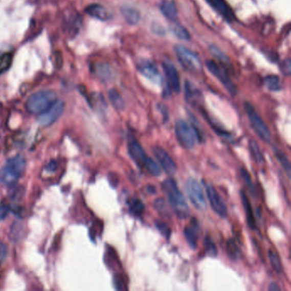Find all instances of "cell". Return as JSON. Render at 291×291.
Here are the masks:
<instances>
[{
  "mask_svg": "<svg viewBox=\"0 0 291 291\" xmlns=\"http://www.w3.org/2000/svg\"><path fill=\"white\" fill-rule=\"evenodd\" d=\"M173 24L172 26V31L173 34H175L176 37H178V39L182 40H187L190 39V34L183 26H181V24H176L175 21H173Z\"/></svg>",
  "mask_w": 291,
  "mask_h": 291,
  "instance_id": "30",
  "label": "cell"
},
{
  "mask_svg": "<svg viewBox=\"0 0 291 291\" xmlns=\"http://www.w3.org/2000/svg\"><path fill=\"white\" fill-rule=\"evenodd\" d=\"M127 150H128L129 155L140 168L145 169L148 163H150V160L152 159L145 154L144 149L142 148L139 142L135 139L128 142Z\"/></svg>",
  "mask_w": 291,
  "mask_h": 291,
  "instance_id": "11",
  "label": "cell"
},
{
  "mask_svg": "<svg viewBox=\"0 0 291 291\" xmlns=\"http://www.w3.org/2000/svg\"><path fill=\"white\" fill-rule=\"evenodd\" d=\"M26 168V159L21 155L10 158L0 169V182L6 186H13L23 175Z\"/></svg>",
  "mask_w": 291,
  "mask_h": 291,
  "instance_id": "2",
  "label": "cell"
},
{
  "mask_svg": "<svg viewBox=\"0 0 291 291\" xmlns=\"http://www.w3.org/2000/svg\"><path fill=\"white\" fill-rule=\"evenodd\" d=\"M176 55L181 65L191 72H199L202 70V63L195 52L187 49L186 47L177 44L174 47Z\"/></svg>",
  "mask_w": 291,
  "mask_h": 291,
  "instance_id": "6",
  "label": "cell"
},
{
  "mask_svg": "<svg viewBox=\"0 0 291 291\" xmlns=\"http://www.w3.org/2000/svg\"><path fill=\"white\" fill-rule=\"evenodd\" d=\"M139 70L142 75L153 82L160 83L163 80L156 66L149 60H141L139 63Z\"/></svg>",
  "mask_w": 291,
  "mask_h": 291,
  "instance_id": "14",
  "label": "cell"
},
{
  "mask_svg": "<svg viewBox=\"0 0 291 291\" xmlns=\"http://www.w3.org/2000/svg\"><path fill=\"white\" fill-rule=\"evenodd\" d=\"M200 233H201V228H200L198 222L195 218L191 219L190 224L186 226L184 230V235L191 249H196L197 246V241H198Z\"/></svg>",
  "mask_w": 291,
  "mask_h": 291,
  "instance_id": "15",
  "label": "cell"
},
{
  "mask_svg": "<svg viewBox=\"0 0 291 291\" xmlns=\"http://www.w3.org/2000/svg\"><path fill=\"white\" fill-rule=\"evenodd\" d=\"M268 290L269 291H280V288L278 287V284L275 283H272L269 284L268 287Z\"/></svg>",
  "mask_w": 291,
  "mask_h": 291,
  "instance_id": "42",
  "label": "cell"
},
{
  "mask_svg": "<svg viewBox=\"0 0 291 291\" xmlns=\"http://www.w3.org/2000/svg\"><path fill=\"white\" fill-rule=\"evenodd\" d=\"M57 101L53 91H40L29 97L27 101V110L33 115H40L48 109Z\"/></svg>",
  "mask_w": 291,
  "mask_h": 291,
  "instance_id": "4",
  "label": "cell"
},
{
  "mask_svg": "<svg viewBox=\"0 0 291 291\" xmlns=\"http://www.w3.org/2000/svg\"><path fill=\"white\" fill-rule=\"evenodd\" d=\"M155 226L158 227V229L159 230V232L162 233V234L166 237V238H169L171 235V230L169 227H168V225L165 224L164 222L162 221H156L155 223Z\"/></svg>",
  "mask_w": 291,
  "mask_h": 291,
  "instance_id": "35",
  "label": "cell"
},
{
  "mask_svg": "<svg viewBox=\"0 0 291 291\" xmlns=\"http://www.w3.org/2000/svg\"><path fill=\"white\" fill-rule=\"evenodd\" d=\"M13 54L11 52H0V74L6 72L11 67Z\"/></svg>",
  "mask_w": 291,
  "mask_h": 291,
  "instance_id": "23",
  "label": "cell"
},
{
  "mask_svg": "<svg viewBox=\"0 0 291 291\" xmlns=\"http://www.w3.org/2000/svg\"><path fill=\"white\" fill-rule=\"evenodd\" d=\"M186 99L190 103H196L198 98L201 97L200 93L191 85V82L186 81Z\"/></svg>",
  "mask_w": 291,
  "mask_h": 291,
  "instance_id": "26",
  "label": "cell"
},
{
  "mask_svg": "<svg viewBox=\"0 0 291 291\" xmlns=\"http://www.w3.org/2000/svg\"><path fill=\"white\" fill-rule=\"evenodd\" d=\"M227 253L228 257L232 260H237V256H238V249H237V243L235 242L234 239L228 240L227 243Z\"/></svg>",
  "mask_w": 291,
  "mask_h": 291,
  "instance_id": "32",
  "label": "cell"
},
{
  "mask_svg": "<svg viewBox=\"0 0 291 291\" xmlns=\"http://www.w3.org/2000/svg\"><path fill=\"white\" fill-rule=\"evenodd\" d=\"M265 85L270 91L278 92L281 89V82L279 78L276 75H268L265 78Z\"/></svg>",
  "mask_w": 291,
  "mask_h": 291,
  "instance_id": "28",
  "label": "cell"
},
{
  "mask_svg": "<svg viewBox=\"0 0 291 291\" xmlns=\"http://www.w3.org/2000/svg\"><path fill=\"white\" fill-rule=\"evenodd\" d=\"M93 73L99 80H110L113 76V73L111 70L110 67L105 63H96L93 65Z\"/></svg>",
  "mask_w": 291,
  "mask_h": 291,
  "instance_id": "19",
  "label": "cell"
},
{
  "mask_svg": "<svg viewBox=\"0 0 291 291\" xmlns=\"http://www.w3.org/2000/svg\"><path fill=\"white\" fill-rule=\"evenodd\" d=\"M162 188L168 196V202L176 215L180 219H187L190 214L189 207L183 194L173 178H167L162 184Z\"/></svg>",
  "mask_w": 291,
  "mask_h": 291,
  "instance_id": "1",
  "label": "cell"
},
{
  "mask_svg": "<svg viewBox=\"0 0 291 291\" xmlns=\"http://www.w3.org/2000/svg\"><path fill=\"white\" fill-rule=\"evenodd\" d=\"M250 150L252 158L255 161V163H262L264 162V158H263L262 153L260 151V147L258 145L255 140L252 139L250 141Z\"/></svg>",
  "mask_w": 291,
  "mask_h": 291,
  "instance_id": "27",
  "label": "cell"
},
{
  "mask_svg": "<svg viewBox=\"0 0 291 291\" xmlns=\"http://www.w3.org/2000/svg\"><path fill=\"white\" fill-rule=\"evenodd\" d=\"M240 173H241V175H242V180L245 182V185L247 186L248 188L250 190V193H251L253 196H255V195H256V189H255V186L253 184L250 173L244 168H242L240 169Z\"/></svg>",
  "mask_w": 291,
  "mask_h": 291,
  "instance_id": "31",
  "label": "cell"
},
{
  "mask_svg": "<svg viewBox=\"0 0 291 291\" xmlns=\"http://www.w3.org/2000/svg\"><path fill=\"white\" fill-rule=\"evenodd\" d=\"M129 211L134 216H141L144 211V205L139 198H131L128 203Z\"/></svg>",
  "mask_w": 291,
  "mask_h": 291,
  "instance_id": "24",
  "label": "cell"
},
{
  "mask_svg": "<svg viewBox=\"0 0 291 291\" xmlns=\"http://www.w3.org/2000/svg\"><path fill=\"white\" fill-rule=\"evenodd\" d=\"M207 2L228 21H232L234 17L232 10L225 0H207Z\"/></svg>",
  "mask_w": 291,
  "mask_h": 291,
  "instance_id": "17",
  "label": "cell"
},
{
  "mask_svg": "<svg viewBox=\"0 0 291 291\" xmlns=\"http://www.w3.org/2000/svg\"><path fill=\"white\" fill-rule=\"evenodd\" d=\"M56 168H57V163H56L55 161H52V162L46 167V170H47V172H54V171L56 170Z\"/></svg>",
  "mask_w": 291,
  "mask_h": 291,
  "instance_id": "41",
  "label": "cell"
},
{
  "mask_svg": "<svg viewBox=\"0 0 291 291\" xmlns=\"http://www.w3.org/2000/svg\"><path fill=\"white\" fill-rule=\"evenodd\" d=\"M85 12L93 18L98 19L101 21H107L110 18V14L106 10L105 7L98 4H93V5L88 6L85 8Z\"/></svg>",
  "mask_w": 291,
  "mask_h": 291,
  "instance_id": "16",
  "label": "cell"
},
{
  "mask_svg": "<svg viewBox=\"0 0 291 291\" xmlns=\"http://www.w3.org/2000/svg\"><path fill=\"white\" fill-rule=\"evenodd\" d=\"M241 195V199H242V206L244 209L245 214H246V219H247L248 225L249 227L252 230L256 229V220H255L254 212H253L252 206L250 204L249 197L246 195L244 191H241L240 192Z\"/></svg>",
  "mask_w": 291,
  "mask_h": 291,
  "instance_id": "18",
  "label": "cell"
},
{
  "mask_svg": "<svg viewBox=\"0 0 291 291\" xmlns=\"http://www.w3.org/2000/svg\"><path fill=\"white\" fill-rule=\"evenodd\" d=\"M108 98H109L111 104L117 110H122L125 108V102H124L123 98L116 89H111L108 92Z\"/></svg>",
  "mask_w": 291,
  "mask_h": 291,
  "instance_id": "22",
  "label": "cell"
},
{
  "mask_svg": "<svg viewBox=\"0 0 291 291\" xmlns=\"http://www.w3.org/2000/svg\"><path fill=\"white\" fill-rule=\"evenodd\" d=\"M153 154L158 161L163 170L168 175H173L177 172V166L171 158L170 155L163 148L154 147L152 149Z\"/></svg>",
  "mask_w": 291,
  "mask_h": 291,
  "instance_id": "12",
  "label": "cell"
},
{
  "mask_svg": "<svg viewBox=\"0 0 291 291\" xmlns=\"http://www.w3.org/2000/svg\"><path fill=\"white\" fill-rule=\"evenodd\" d=\"M210 50H211V52L213 53L214 57H217V58L221 62L220 63H222V64H223V63H224V64H228V63H229V62H227V61H228L227 57H226V56H225V55L223 54V53H222L218 48H217V47H211V49Z\"/></svg>",
  "mask_w": 291,
  "mask_h": 291,
  "instance_id": "36",
  "label": "cell"
},
{
  "mask_svg": "<svg viewBox=\"0 0 291 291\" xmlns=\"http://www.w3.org/2000/svg\"><path fill=\"white\" fill-rule=\"evenodd\" d=\"M9 211H10L9 207L6 206V204L0 203V221L6 219V216L8 215Z\"/></svg>",
  "mask_w": 291,
  "mask_h": 291,
  "instance_id": "39",
  "label": "cell"
},
{
  "mask_svg": "<svg viewBox=\"0 0 291 291\" xmlns=\"http://www.w3.org/2000/svg\"><path fill=\"white\" fill-rule=\"evenodd\" d=\"M204 245H205V251H206L208 255H211V256H215L217 255L216 246H215L214 241L212 240L211 237H209V236H208L205 238Z\"/></svg>",
  "mask_w": 291,
  "mask_h": 291,
  "instance_id": "34",
  "label": "cell"
},
{
  "mask_svg": "<svg viewBox=\"0 0 291 291\" xmlns=\"http://www.w3.org/2000/svg\"><path fill=\"white\" fill-rule=\"evenodd\" d=\"M207 68L218 80L224 85L227 92L232 96H235L237 93V86L230 78L229 74L224 65L219 64V62L214 61H207Z\"/></svg>",
  "mask_w": 291,
  "mask_h": 291,
  "instance_id": "7",
  "label": "cell"
},
{
  "mask_svg": "<svg viewBox=\"0 0 291 291\" xmlns=\"http://www.w3.org/2000/svg\"><path fill=\"white\" fill-rule=\"evenodd\" d=\"M146 191H147L148 193L150 194H155L156 192V190H155V186H148L146 187Z\"/></svg>",
  "mask_w": 291,
  "mask_h": 291,
  "instance_id": "43",
  "label": "cell"
},
{
  "mask_svg": "<svg viewBox=\"0 0 291 291\" xmlns=\"http://www.w3.org/2000/svg\"><path fill=\"white\" fill-rule=\"evenodd\" d=\"M282 71H283V74L286 75V76H289L291 74V62L290 59L284 60L283 62V64H282Z\"/></svg>",
  "mask_w": 291,
  "mask_h": 291,
  "instance_id": "38",
  "label": "cell"
},
{
  "mask_svg": "<svg viewBox=\"0 0 291 291\" xmlns=\"http://www.w3.org/2000/svg\"><path fill=\"white\" fill-rule=\"evenodd\" d=\"M121 12L127 24H131V25H136L137 24H139V20H140V14L136 9L130 7V6H123L121 7Z\"/></svg>",
  "mask_w": 291,
  "mask_h": 291,
  "instance_id": "21",
  "label": "cell"
},
{
  "mask_svg": "<svg viewBox=\"0 0 291 291\" xmlns=\"http://www.w3.org/2000/svg\"><path fill=\"white\" fill-rule=\"evenodd\" d=\"M64 109V103L62 100H57L48 109L40 114L38 122L42 126H51L59 119Z\"/></svg>",
  "mask_w": 291,
  "mask_h": 291,
  "instance_id": "9",
  "label": "cell"
},
{
  "mask_svg": "<svg viewBox=\"0 0 291 291\" xmlns=\"http://www.w3.org/2000/svg\"><path fill=\"white\" fill-rule=\"evenodd\" d=\"M175 134L178 141L185 149L190 150L195 146L196 142L203 140L201 131L195 124L187 123L183 120H178L175 123Z\"/></svg>",
  "mask_w": 291,
  "mask_h": 291,
  "instance_id": "3",
  "label": "cell"
},
{
  "mask_svg": "<svg viewBox=\"0 0 291 291\" xmlns=\"http://www.w3.org/2000/svg\"><path fill=\"white\" fill-rule=\"evenodd\" d=\"M154 206L158 211L160 212L162 214L168 213V209L166 206L165 201L163 198H158L154 202Z\"/></svg>",
  "mask_w": 291,
  "mask_h": 291,
  "instance_id": "37",
  "label": "cell"
},
{
  "mask_svg": "<svg viewBox=\"0 0 291 291\" xmlns=\"http://www.w3.org/2000/svg\"><path fill=\"white\" fill-rule=\"evenodd\" d=\"M244 108L250 124L258 136L260 137V139L265 143H270L271 139H272L270 131L265 122L262 121V119L260 118V116L255 111L252 104L249 102H246L244 103Z\"/></svg>",
  "mask_w": 291,
  "mask_h": 291,
  "instance_id": "5",
  "label": "cell"
},
{
  "mask_svg": "<svg viewBox=\"0 0 291 291\" xmlns=\"http://www.w3.org/2000/svg\"><path fill=\"white\" fill-rule=\"evenodd\" d=\"M7 255V247L3 242H0V263L6 259Z\"/></svg>",
  "mask_w": 291,
  "mask_h": 291,
  "instance_id": "40",
  "label": "cell"
},
{
  "mask_svg": "<svg viewBox=\"0 0 291 291\" xmlns=\"http://www.w3.org/2000/svg\"><path fill=\"white\" fill-rule=\"evenodd\" d=\"M186 193L193 206L199 210H203L206 208V200L204 197L203 188L200 184L193 178L187 180L186 184Z\"/></svg>",
  "mask_w": 291,
  "mask_h": 291,
  "instance_id": "8",
  "label": "cell"
},
{
  "mask_svg": "<svg viewBox=\"0 0 291 291\" xmlns=\"http://www.w3.org/2000/svg\"><path fill=\"white\" fill-rule=\"evenodd\" d=\"M207 196L209 200V204L212 209L221 218H226L227 215V205L225 204L221 196L217 192L216 190L211 184H205Z\"/></svg>",
  "mask_w": 291,
  "mask_h": 291,
  "instance_id": "10",
  "label": "cell"
},
{
  "mask_svg": "<svg viewBox=\"0 0 291 291\" xmlns=\"http://www.w3.org/2000/svg\"><path fill=\"white\" fill-rule=\"evenodd\" d=\"M114 286L117 290H126L127 286H126V280L121 273H116L114 276L113 278Z\"/></svg>",
  "mask_w": 291,
  "mask_h": 291,
  "instance_id": "33",
  "label": "cell"
},
{
  "mask_svg": "<svg viewBox=\"0 0 291 291\" xmlns=\"http://www.w3.org/2000/svg\"><path fill=\"white\" fill-rule=\"evenodd\" d=\"M163 70L165 73V76L168 80V87L171 90L178 93L181 92V80L178 71L174 67V65L170 62H163Z\"/></svg>",
  "mask_w": 291,
  "mask_h": 291,
  "instance_id": "13",
  "label": "cell"
},
{
  "mask_svg": "<svg viewBox=\"0 0 291 291\" xmlns=\"http://www.w3.org/2000/svg\"><path fill=\"white\" fill-rule=\"evenodd\" d=\"M160 11H162L163 16L170 21H174L177 18V14H178L177 8H176L175 5L171 1H168V0L163 1L160 5Z\"/></svg>",
  "mask_w": 291,
  "mask_h": 291,
  "instance_id": "20",
  "label": "cell"
},
{
  "mask_svg": "<svg viewBox=\"0 0 291 291\" xmlns=\"http://www.w3.org/2000/svg\"><path fill=\"white\" fill-rule=\"evenodd\" d=\"M268 259L270 260L271 265L273 268V270L275 271L276 273L280 274L283 271V267H282V264H281L278 255L273 250H268Z\"/></svg>",
  "mask_w": 291,
  "mask_h": 291,
  "instance_id": "29",
  "label": "cell"
},
{
  "mask_svg": "<svg viewBox=\"0 0 291 291\" xmlns=\"http://www.w3.org/2000/svg\"><path fill=\"white\" fill-rule=\"evenodd\" d=\"M274 155H275V158H277V160L280 163L281 166L283 167V169H284L286 173H287L288 180H289V178H290L291 165L288 158H287V156H286L282 151L278 150V149L274 150Z\"/></svg>",
  "mask_w": 291,
  "mask_h": 291,
  "instance_id": "25",
  "label": "cell"
}]
</instances>
